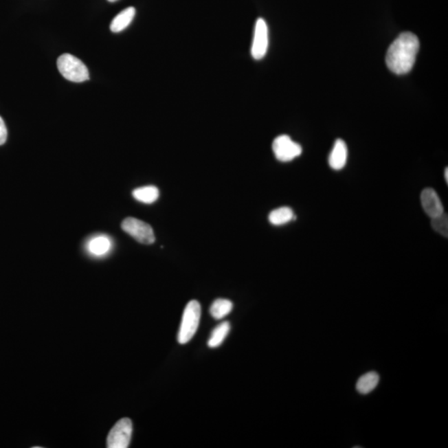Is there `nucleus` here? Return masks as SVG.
I'll return each instance as SVG.
<instances>
[{"label":"nucleus","mask_w":448,"mask_h":448,"mask_svg":"<svg viewBox=\"0 0 448 448\" xmlns=\"http://www.w3.org/2000/svg\"><path fill=\"white\" fill-rule=\"evenodd\" d=\"M348 158L346 143L341 139H336L333 149L329 156V165L331 169L341 170L346 166Z\"/></svg>","instance_id":"obj_9"},{"label":"nucleus","mask_w":448,"mask_h":448,"mask_svg":"<svg viewBox=\"0 0 448 448\" xmlns=\"http://www.w3.org/2000/svg\"><path fill=\"white\" fill-rule=\"evenodd\" d=\"M423 209L430 218H436L444 213V208L437 192L431 188L424 190L421 194Z\"/></svg>","instance_id":"obj_8"},{"label":"nucleus","mask_w":448,"mask_h":448,"mask_svg":"<svg viewBox=\"0 0 448 448\" xmlns=\"http://www.w3.org/2000/svg\"><path fill=\"white\" fill-rule=\"evenodd\" d=\"M268 49V27L265 20L258 19L256 23L251 56L256 60L265 57Z\"/></svg>","instance_id":"obj_7"},{"label":"nucleus","mask_w":448,"mask_h":448,"mask_svg":"<svg viewBox=\"0 0 448 448\" xmlns=\"http://www.w3.org/2000/svg\"><path fill=\"white\" fill-rule=\"evenodd\" d=\"M231 329L230 324L227 322H222L219 324V326H216L212 334L209 341H208V346L210 348H217L222 345L224 339H226L227 335H229Z\"/></svg>","instance_id":"obj_15"},{"label":"nucleus","mask_w":448,"mask_h":448,"mask_svg":"<svg viewBox=\"0 0 448 448\" xmlns=\"http://www.w3.org/2000/svg\"><path fill=\"white\" fill-rule=\"evenodd\" d=\"M200 318H201V306L197 301H191L187 304L183 311L181 327L178 334V341L181 345L189 343L197 331Z\"/></svg>","instance_id":"obj_2"},{"label":"nucleus","mask_w":448,"mask_h":448,"mask_svg":"<svg viewBox=\"0 0 448 448\" xmlns=\"http://www.w3.org/2000/svg\"><path fill=\"white\" fill-rule=\"evenodd\" d=\"M132 431V422L131 419L125 418L115 424L107 437V447L109 448H126L129 447Z\"/></svg>","instance_id":"obj_5"},{"label":"nucleus","mask_w":448,"mask_h":448,"mask_svg":"<svg viewBox=\"0 0 448 448\" xmlns=\"http://www.w3.org/2000/svg\"><path fill=\"white\" fill-rule=\"evenodd\" d=\"M60 74L69 81L83 82L89 80V71L81 60L71 54H63L58 59Z\"/></svg>","instance_id":"obj_3"},{"label":"nucleus","mask_w":448,"mask_h":448,"mask_svg":"<svg viewBox=\"0 0 448 448\" xmlns=\"http://www.w3.org/2000/svg\"><path fill=\"white\" fill-rule=\"evenodd\" d=\"M233 302L227 299H217L212 304L210 314L216 320H221L233 310Z\"/></svg>","instance_id":"obj_16"},{"label":"nucleus","mask_w":448,"mask_h":448,"mask_svg":"<svg viewBox=\"0 0 448 448\" xmlns=\"http://www.w3.org/2000/svg\"><path fill=\"white\" fill-rule=\"evenodd\" d=\"M444 177H445V181L448 183V169L446 168L445 173H444Z\"/></svg>","instance_id":"obj_19"},{"label":"nucleus","mask_w":448,"mask_h":448,"mask_svg":"<svg viewBox=\"0 0 448 448\" xmlns=\"http://www.w3.org/2000/svg\"><path fill=\"white\" fill-rule=\"evenodd\" d=\"M432 227L437 233L448 237V218L447 214L443 213L438 217L432 219Z\"/></svg>","instance_id":"obj_17"},{"label":"nucleus","mask_w":448,"mask_h":448,"mask_svg":"<svg viewBox=\"0 0 448 448\" xmlns=\"http://www.w3.org/2000/svg\"><path fill=\"white\" fill-rule=\"evenodd\" d=\"M379 375L374 371L368 372L361 376L356 383V390L359 394L366 395L373 392L379 385Z\"/></svg>","instance_id":"obj_10"},{"label":"nucleus","mask_w":448,"mask_h":448,"mask_svg":"<svg viewBox=\"0 0 448 448\" xmlns=\"http://www.w3.org/2000/svg\"><path fill=\"white\" fill-rule=\"evenodd\" d=\"M132 195L137 201L150 205L158 199L159 192L155 186H150L135 189Z\"/></svg>","instance_id":"obj_14"},{"label":"nucleus","mask_w":448,"mask_h":448,"mask_svg":"<svg viewBox=\"0 0 448 448\" xmlns=\"http://www.w3.org/2000/svg\"><path fill=\"white\" fill-rule=\"evenodd\" d=\"M7 137L8 131L5 122L0 117V146L3 145L6 142Z\"/></svg>","instance_id":"obj_18"},{"label":"nucleus","mask_w":448,"mask_h":448,"mask_svg":"<svg viewBox=\"0 0 448 448\" xmlns=\"http://www.w3.org/2000/svg\"><path fill=\"white\" fill-rule=\"evenodd\" d=\"M111 241L107 236H98L87 244L88 251L95 256L105 255L111 250Z\"/></svg>","instance_id":"obj_13"},{"label":"nucleus","mask_w":448,"mask_h":448,"mask_svg":"<svg viewBox=\"0 0 448 448\" xmlns=\"http://www.w3.org/2000/svg\"><path fill=\"white\" fill-rule=\"evenodd\" d=\"M107 1H109L111 3H113V2L117 1V0H107Z\"/></svg>","instance_id":"obj_20"},{"label":"nucleus","mask_w":448,"mask_h":448,"mask_svg":"<svg viewBox=\"0 0 448 448\" xmlns=\"http://www.w3.org/2000/svg\"><path fill=\"white\" fill-rule=\"evenodd\" d=\"M135 15V9L133 7L127 8L115 16L111 23L110 29L113 33H120L125 30L129 26L134 19Z\"/></svg>","instance_id":"obj_11"},{"label":"nucleus","mask_w":448,"mask_h":448,"mask_svg":"<svg viewBox=\"0 0 448 448\" xmlns=\"http://www.w3.org/2000/svg\"><path fill=\"white\" fill-rule=\"evenodd\" d=\"M419 50V40L414 34L406 32L399 36L388 49L386 64L397 75H403L413 69Z\"/></svg>","instance_id":"obj_1"},{"label":"nucleus","mask_w":448,"mask_h":448,"mask_svg":"<svg viewBox=\"0 0 448 448\" xmlns=\"http://www.w3.org/2000/svg\"><path fill=\"white\" fill-rule=\"evenodd\" d=\"M276 158L281 162H289L302 153V148L287 135H279L273 143Z\"/></svg>","instance_id":"obj_6"},{"label":"nucleus","mask_w":448,"mask_h":448,"mask_svg":"<svg viewBox=\"0 0 448 448\" xmlns=\"http://www.w3.org/2000/svg\"><path fill=\"white\" fill-rule=\"evenodd\" d=\"M269 222L275 226H281L295 219L293 210L289 207H281L271 212Z\"/></svg>","instance_id":"obj_12"},{"label":"nucleus","mask_w":448,"mask_h":448,"mask_svg":"<svg viewBox=\"0 0 448 448\" xmlns=\"http://www.w3.org/2000/svg\"><path fill=\"white\" fill-rule=\"evenodd\" d=\"M122 229L137 242L146 245L154 243L155 236L150 224L135 218H126L122 223Z\"/></svg>","instance_id":"obj_4"}]
</instances>
